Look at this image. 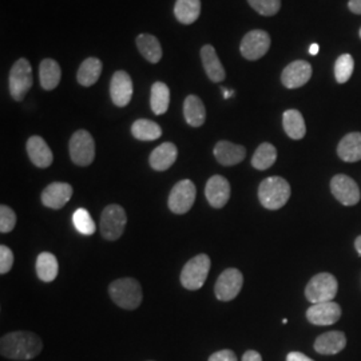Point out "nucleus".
Listing matches in <instances>:
<instances>
[{"label":"nucleus","instance_id":"1","mask_svg":"<svg viewBox=\"0 0 361 361\" xmlns=\"http://www.w3.org/2000/svg\"><path fill=\"white\" fill-rule=\"evenodd\" d=\"M43 349L40 337L32 332L18 331L3 336L0 340V353L11 360H31Z\"/></svg>","mask_w":361,"mask_h":361},{"label":"nucleus","instance_id":"2","mask_svg":"<svg viewBox=\"0 0 361 361\" xmlns=\"http://www.w3.org/2000/svg\"><path fill=\"white\" fill-rule=\"evenodd\" d=\"M109 293L118 307L123 310H137L142 302V286L135 279H119L109 286Z\"/></svg>","mask_w":361,"mask_h":361},{"label":"nucleus","instance_id":"3","mask_svg":"<svg viewBox=\"0 0 361 361\" xmlns=\"http://www.w3.org/2000/svg\"><path fill=\"white\" fill-rule=\"evenodd\" d=\"M290 197V185L281 177H269L262 180L258 188V198L261 205L269 210L284 207Z\"/></svg>","mask_w":361,"mask_h":361},{"label":"nucleus","instance_id":"4","mask_svg":"<svg viewBox=\"0 0 361 361\" xmlns=\"http://www.w3.org/2000/svg\"><path fill=\"white\" fill-rule=\"evenodd\" d=\"M210 271V258L207 255H198L189 259L180 271V284L188 290L201 289Z\"/></svg>","mask_w":361,"mask_h":361},{"label":"nucleus","instance_id":"5","mask_svg":"<svg viewBox=\"0 0 361 361\" xmlns=\"http://www.w3.org/2000/svg\"><path fill=\"white\" fill-rule=\"evenodd\" d=\"M338 284L331 273H319L305 288V296L312 304L332 301L337 295Z\"/></svg>","mask_w":361,"mask_h":361},{"label":"nucleus","instance_id":"6","mask_svg":"<svg viewBox=\"0 0 361 361\" xmlns=\"http://www.w3.org/2000/svg\"><path fill=\"white\" fill-rule=\"evenodd\" d=\"M70 157L78 166H89L95 158V142L87 130H77L70 140Z\"/></svg>","mask_w":361,"mask_h":361},{"label":"nucleus","instance_id":"7","mask_svg":"<svg viewBox=\"0 0 361 361\" xmlns=\"http://www.w3.org/2000/svg\"><path fill=\"white\" fill-rule=\"evenodd\" d=\"M32 67L30 62L22 58L13 63V68L10 71V92L15 101L20 102L25 99L27 92L32 86Z\"/></svg>","mask_w":361,"mask_h":361},{"label":"nucleus","instance_id":"8","mask_svg":"<svg viewBox=\"0 0 361 361\" xmlns=\"http://www.w3.org/2000/svg\"><path fill=\"white\" fill-rule=\"evenodd\" d=\"M128 222L126 212L121 205L111 204L104 207L101 216V233L107 241H116L123 232Z\"/></svg>","mask_w":361,"mask_h":361},{"label":"nucleus","instance_id":"9","mask_svg":"<svg viewBox=\"0 0 361 361\" xmlns=\"http://www.w3.org/2000/svg\"><path fill=\"white\" fill-rule=\"evenodd\" d=\"M195 185L190 180H182L174 185L169 195V209L174 214L188 213L195 201Z\"/></svg>","mask_w":361,"mask_h":361},{"label":"nucleus","instance_id":"10","mask_svg":"<svg viewBox=\"0 0 361 361\" xmlns=\"http://www.w3.org/2000/svg\"><path fill=\"white\" fill-rule=\"evenodd\" d=\"M243 285V273L235 268H229L219 274V280L214 286V293L219 301H232L233 298H235L241 292Z\"/></svg>","mask_w":361,"mask_h":361},{"label":"nucleus","instance_id":"11","mask_svg":"<svg viewBox=\"0 0 361 361\" xmlns=\"http://www.w3.org/2000/svg\"><path fill=\"white\" fill-rule=\"evenodd\" d=\"M269 49L271 37L267 31L262 30L249 31L240 46V51L247 61H257L269 51Z\"/></svg>","mask_w":361,"mask_h":361},{"label":"nucleus","instance_id":"12","mask_svg":"<svg viewBox=\"0 0 361 361\" xmlns=\"http://www.w3.org/2000/svg\"><path fill=\"white\" fill-rule=\"evenodd\" d=\"M331 190L344 207H353L360 201V190L355 180L345 174H337L331 180Z\"/></svg>","mask_w":361,"mask_h":361},{"label":"nucleus","instance_id":"13","mask_svg":"<svg viewBox=\"0 0 361 361\" xmlns=\"http://www.w3.org/2000/svg\"><path fill=\"white\" fill-rule=\"evenodd\" d=\"M341 317V308L338 304L334 301L319 302L313 304L310 310H307V319L313 325H334Z\"/></svg>","mask_w":361,"mask_h":361},{"label":"nucleus","instance_id":"14","mask_svg":"<svg viewBox=\"0 0 361 361\" xmlns=\"http://www.w3.org/2000/svg\"><path fill=\"white\" fill-rule=\"evenodd\" d=\"M73 197V188L66 182H52L40 195L42 204L50 209H62Z\"/></svg>","mask_w":361,"mask_h":361},{"label":"nucleus","instance_id":"15","mask_svg":"<svg viewBox=\"0 0 361 361\" xmlns=\"http://www.w3.org/2000/svg\"><path fill=\"white\" fill-rule=\"evenodd\" d=\"M312 66L305 61H296L286 66L281 74V82L286 89H298L310 82Z\"/></svg>","mask_w":361,"mask_h":361},{"label":"nucleus","instance_id":"16","mask_svg":"<svg viewBox=\"0 0 361 361\" xmlns=\"http://www.w3.org/2000/svg\"><path fill=\"white\" fill-rule=\"evenodd\" d=\"M205 195L209 205L216 209H222L231 198V183L222 176H213L207 180Z\"/></svg>","mask_w":361,"mask_h":361},{"label":"nucleus","instance_id":"17","mask_svg":"<svg viewBox=\"0 0 361 361\" xmlns=\"http://www.w3.org/2000/svg\"><path fill=\"white\" fill-rule=\"evenodd\" d=\"M110 95L118 107H125L130 104L133 97V80L126 71H116L111 78Z\"/></svg>","mask_w":361,"mask_h":361},{"label":"nucleus","instance_id":"18","mask_svg":"<svg viewBox=\"0 0 361 361\" xmlns=\"http://www.w3.org/2000/svg\"><path fill=\"white\" fill-rule=\"evenodd\" d=\"M26 149L27 154L35 166L40 169L51 166L54 155H52L51 149L49 147V145L42 137H39V135L31 137L27 141Z\"/></svg>","mask_w":361,"mask_h":361},{"label":"nucleus","instance_id":"19","mask_svg":"<svg viewBox=\"0 0 361 361\" xmlns=\"http://www.w3.org/2000/svg\"><path fill=\"white\" fill-rule=\"evenodd\" d=\"M213 153L221 165L234 166L245 159L246 149L241 145H235L229 141H219L214 146Z\"/></svg>","mask_w":361,"mask_h":361},{"label":"nucleus","instance_id":"20","mask_svg":"<svg viewBox=\"0 0 361 361\" xmlns=\"http://www.w3.org/2000/svg\"><path fill=\"white\" fill-rule=\"evenodd\" d=\"M178 157V150L174 143L165 142L155 147L152 152L149 162L150 166L157 171H165L174 165Z\"/></svg>","mask_w":361,"mask_h":361},{"label":"nucleus","instance_id":"21","mask_svg":"<svg viewBox=\"0 0 361 361\" xmlns=\"http://www.w3.org/2000/svg\"><path fill=\"white\" fill-rule=\"evenodd\" d=\"M347 345V337L343 332L332 331L319 336L314 341V350L320 355H337Z\"/></svg>","mask_w":361,"mask_h":361},{"label":"nucleus","instance_id":"22","mask_svg":"<svg viewBox=\"0 0 361 361\" xmlns=\"http://www.w3.org/2000/svg\"><path fill=\"white\" fill-rule=\"evenodd\" d=\"M201 59H202V65L205 68V73H207V77L212 82L219 83L225 79V77H226L225 68H224L222 63L219 62V55H217V52H216L213 46L207 44L201 49Z\"/></svg>","mask_w":361,"mask_h":361},{"label":"nucleus","instance_id":"23","mask_svg":"<svg viewBox=\"0 0 361 361\" xmlns=\"http://www.w3.org/2000/svg\"><path fill=\"white\" fill-rule=\"evenodd\" d=\"M183 116L188 125L192 128L202 126L207 119V109L201 98L197 95H189L183 102Z\"/></svg>","mask_w":361,"mask_h":361},{"label":"nucleus","instance_id":"24","mask_svg":"<svg viewBox=\"0 0 361 361\" xmlns=\"http://www.w3.org/2000/svg\"><path fill=\"white\" fill-rule=\"evenodd\" d=\"M337 154L344 162H357L361 159V133H349L337 147Z\"/></svg>","mask_w":361,"mask_h":361},{"label":"nucleus","instance_id":"25","mask_svg":"<svg viewBox=\"0 0 361 361\" xmlns=\"http://www.w3.org/2000/svg\"><path fill=\"white\" fill-rule=\"evenodd\" d=\"M62 78L61 66L56 63L54 59H43L39 66V79L40 85L44 90H54Z\"/></svg>","mask_w":361,"mask_h":361},{"label":"nucleus","instance_id":"26","mask_svg":"<svg viewBox=\"0 0 361 361\" xmlns=\"http://www.w3.org/2000/svg\"><path fill=\"white\" fill-rule=\"evenodd\" d=\"M285 133L292 140H302L307 134V126L304 116L298 110H286L283 116Z\"/></svg>","mask_w":361,"mask_h":361},{"label":"nucleus","instance_id":"27","mask_svg":"<svg viewBox=\"0 0 361 361\" xmlns=\"http://www.w3.org/2000/svg\"><path fill=\"white\" fill-rule=\"evenodd\" d=\"M102 74V62L98 58H87L78 70V82L85 87H90L98 82Z\"/></svg>","mask_w":361,"mask_h":361},{"label":"nucleus","instance_id":"28","mask_svg":"<svg viewBox=\"0 0 361 361\" xmlns=\"http://www.w3.org/2000/svg\"><path fill=\"white\" fill-rule=\"evenodd\" d=\"M137 47L142 54L143 58L150 63H158L162 58V47L159 40L154 35L150 34H141L137 38Z\"/></svg>","mask_w":361,"mask_h":361},{"label":"nucleus","instance_id":"29","mask_svg":"<svg viewBox=\"0 0 361 361\" xmlns=\"http://www.w3.org/2000/svg\"><path fill=\"white\" fill-rule=\"evenodd\" d=\"M174 13L182 25H193L201 15V0H177Z\"/></svg>","mask_w":361,"mask_h":361},{"label":"nucleus","instance_id":"30","mask_svg":"<svg viewBox=\"0 0 361 361\" xmlns=\"http://www.w3.org/2000/svg\"><path fill=\"white\" fill-rule=\"evenodd\" d=\"M59 271V265L58 259L50 253V252H43L39 255L37 258V274L39 280L43 283H52Z\"/></svg>","mask_w":361,"mask_h":361},{"label":"nucleus","instance_id":"31","mask_svg":"<svg viewBox=\"0 0 361 361\" xmlns=\"http://www.w3.org/2000/svg\"><path fill=\"white\" fill-rule=\"evenodd\" d=\"M131 133L140 141H155L162 135V129L158 123L149 119H138L133 123Z\"/></svg>","mask_w":361,"mask_h":361},{"label":"nucleus","instance_id":"32","mask_svg":"<svg viewBox=\"0 0 361 361\" xmlns=\"http://www.w3.org/2000/svg\"><path fill=\"white\" fill-rule=\"evenodd\" d=\"M170 104V90L168 86L162 82H155L152 86V97L150 104L155 116H162L169 110Z\"/></svg>","mask_w":361,"mask_h":361},{"label":"nucleus","instance_id":"33","mask_svg":"<svg viewBox=\"0 0 361 361\" xmlns=\"http://www.w3.org/2000/svg\"><path fill=\"white\" fill-rule=\"evenodd\" d=\"M277 150L271 143H261L252 158V166L257 170H267L274 165Z\"/></svg>","mask_w":361,"mask_h":361},{"label":"nucleus","instance_id":"34","mask_svg":"<svg viewBox=\"0 0 361 361\" xmlns=\"http://www.w3.org/2000/svg\"><path fill=\"white\" fill-rule=\"evenodd\" d=\"M73 222L78 232L83 235H91L97 231L95 222L91 219L90 213L86 209H77L73 214Z\"/></svg>","mask_w":361,"mask_h":361},{"label":"nucleus","instance_id":"35","mask_svg":"<svg viewBox=\"0 0 361 361\" xmlns=\"http://www.w3.org/2000/svg\"><path fill=\"white\" fill-rule=\"evenodd\" d=\"M353 67H355V62H353V58L349 54H343L341 56H338L335 65L336 80L338 83L348 82L350 77H352Z\"/></svg>","mask_w":361,"mask_h":361},{"label":"nucleus","instance_id":"36","mask_svg":"<svg viewBox=\"0 0 361 361\" xmlns=\"http://www.w3.org/2000/svg\"><path fill=\"white\" fill-rule=\"evenodd\" d=\"M250 7L262 16H273L280 11L281 0H247Z\"/></svg>","mask_w":361,"mask_h":361},{"label":"nucleus","instance_id":"37","mask_svg":"<svg viewBox=\"0 0 361 361\" xmlns=\"http://www.w3.org/2000/svg\"><path fill=\"white\" fill-rule=\"evenodd\" d=\"M16 225V214L7 205L0 207V232L10 233Z\"/></svg>","mask_w":361,"mask_h":361},{"label":"nucleus","instance_id":"38","mask_svg":"<svg viewBox=\"0 0 361 361\" xmlns=\"http://www.w3.org/2000/svg\"><path fill=\"white\" fill-rule=\"evenodd\" d=\"M13 265V250L8 246H0V273L6 274L11 271Z\"/></svg>","mask_w":361,"mask_h":361},{"label":"nucleus","instance_id":"39","mask_svg":"<svg viewBox=\"0 0 361 361\" xmlns=\"http://www.w3.org/2000/svg\"><path fill=\"white\" fill-rule=\"evenodd\" d=\"M207 361H238L235 353L231 349H222L216 353H213Z\"/></svg>","mask_w":361,"mask_h":361},{"label":"nucleus","instance_id":"40","mask_svg":"<svg viewBox=\"0 0 361 361\" xmlns=\"http://www.w3.org/2000/svg\"><path fill=\"white\" fill-rule=\"evenodd\" d=\"M286 361H313L307 355L301 353V352H290L286 356Z\"/></svg>","mask_w":361,"mask_h":361},{"label":"nucleus","instance_id":"41","mask_svg":"<svg viewBox=\"0 0 361 361\" xmlns=\"http://www.w3.org/2000/svg\"><path fill=\"white\" fill-rule=\"evenodd\" d=\"M243 361H262V356L257 350H246L243 356Z\"/></svg>","mask_w":361,"mask_h":361},{"label":"nucleus","instance_id":"42","mask_svg":"<svg viewBox=\"0 0 361 361\" xmlns=\"http://www.w3.org/2000/svg\"><path fill=\"white\" fill-rule=\"evenodd\" d=\"M348 7L352 13L361 15V0H349Z\"/></svg>","mask_w":361,"mask_h":361},{"label":"nucleus","instance_id":"43","mask_svg":"<svg viewBox=\"0 0 361 361\" xmlns=\"http://www.w3.org/2000/svg\"><path fill=\"white\" fill-rule=\"evenodd\" d=\"M319 50H320L319 44H317V43H313V44L310 47V55H317V54H319Z\"/></svg>","mask_w":361,"mask_h":361},{"label":"nucleus","instance_id":"44","mask_svg":"<svg viewBox=\"0 0 361 361\" xmlns=\"http://www.w3.org/2000/svg\"><path fill=\"white\" fill-rule=\"evenodd\" d=\"M355 247H356L357 253L361 256V235H359V237L356 238V241H355Z\"/></svg>","mask_w":361,"mask_h":361},{"label":"nucleus","instance_id":"45","mask_svg":"<svg viewBox=\"0 0 361 361\" xmlns=\"http://www.w3.org/2000/svg\"><path fill=\"white\" fill-rule=\"evenodd\" d=\"M232 95L233 91L224 90V98H225V99H228V98L232 97Z\"/></svg>","mask_w":361,"mask_h":361},{"label":"nucleus","instance_id":"46","mask_svg":"<svg viewBox=\"0 0 361 361\" xmlns=\"http://www.w3.org/2000/svg\"><path fill=\"white\" fill-rule=\"evenodd\" d=\"M360 38H361V28H360Z\"/></svg>","mask_w":361,"mask_h":361}]
</instances>
